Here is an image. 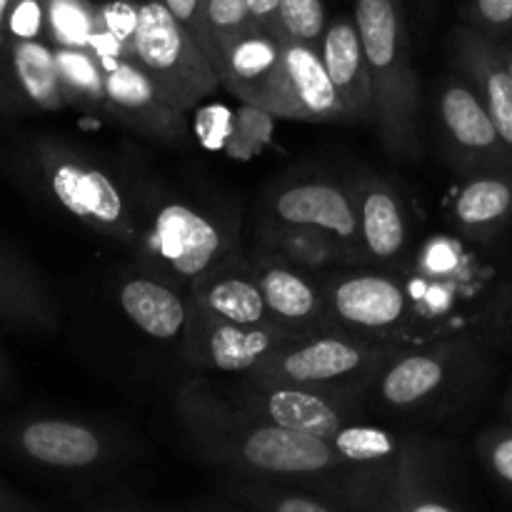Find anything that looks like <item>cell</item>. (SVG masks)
<instances>
[{
  "label": "cell",
  "mask_w": 512,
  "mask_h": 512,
  "mask_svg": "<svg viewBox=\"0 0 512 512\" xmlns=\"http://www.w3.org/2000/svg\"><path fill=\"white\" fill-rule=\"evenodd\" d=\"M175 418L205 463L243 478L305 485L355 512L358 480L328 440L255 418L205 380H190L178 390Z\"/></svg>",
  "instance_id": "cell-1"
},
{
  "label": "cell",
  "mask_w": 512,
  "mask_h": 512,
  "mask_svg": "<svg viewBox=\"0 0 512 512\" xmlns=\"http://www.w3.org/2000/svg\"><path fill=\"white\" fill-rule=\"evenodd\" d=\"M358 23L373 83V125L383 148L393 158H418L420 135V78L410 58V35L400 0H355Z\"/></svg>",
  "instance_id": "cell-2"
},
{
  "label": "cell",
  "mask_w": 512,
  "mask_h": 512,
  "mask_svg": "<svg viewBox=\"0 0 512 512\" xmlns=\"http://www.w3.org/2000/svg\"><path fill=\"white\" fill-rule=\"evenodd\" d=\"M403 345L400 340L370 338L338 325H328L313 333L288 338L255 373L245 378L360 398L368 395L383 365Z\"/></svg>",
  "instance_id": "cell-3"
},
{
  "label": "cell",
  "mask_w": 512,
  "mask_h": 512,
  "mask_svg": "<svg viewBox=\"0 0 512 512\" xmlns=\"http://www.w3.org/2000/svg\"><path fill=\"white\" fill-rule=\"evenodd\" d=\"M138 258L160 278L188 293L190 285L235 255L233 233L215 215L183 200L148 195Z\"/></svg>",
  "instance_id": "cell-4"
},
{
  "label": "cell",
  "mask_w": 512,
  "mask_h": 512,
  "mask_svg": "<svg viewBox=\"0 0 512 512\" xmlns=\"http://www.w3.org/2000/svg\"><path fill=\"white\" fill-rule=\"evenodd\" d=\"M45 178L53 198L73 218L110 240L138 248L145 225V198L133 193L110 168L68 148L43 153Z\"/></svg>",
  "instance_id": "cell-5"
},
{
  "label": "cell",
  "mask_w": 512,
  "mask_h": 512,
  "mask_svg": "<svg viewBox=\"0 0 512 512\" xmlns=\"http://www.w3.org/2000/svg\"><path fill=\"white\" fill-rule=\"evenodd\" d=\"M133 58L170 105L193 110L220 88V75L198 40L160 0H135Z\"/></svg>",
  "instance_id": "cell-6"
},
{
  "label": "cell",
  "mask_w": 512,
  "mask_h": 512,
  "mask_svg": "<svg viewBox=\"0 0 512 512\" xmlns=\"http://www.w3.org/2000/svg\"><path fill=\"white\" fill-rule=\"evenodd\" d=\"M478 370L480 353L473 340L463 335L433 338L413 350L400 348L383 365L368 395L390 413H418L460 388Z\"/></svg>",
  "instance_id": "cell-7"
},
{
  "label": "cell",
  "mask_w": 512,
  "mask_h": 512,
  "mask_svg": "<svg viewBox=\"0 0 512 512\" xmlns=\"http://www.w3.org/2000/svg\"><path fill=\"white\" fill-rule=\"evenodd\" d=\"M320 283L330 325L400 343L418 330L413 298L400 275L345 265L320 273Z\"/></svg>",
  "instance_id": "cell-8"
},
{
  "label": "cell",
  "mask_w": 512,
  "mask_h": 512,
  "mask_svg": "<svg viewBox=\"0 0 512 512\" xmlns=\"http://www.w3.org/2000/svg\"><path fill=\"white\" fill-rule=\"evenodd\" d=\"M258 108L283 120L348 123L343 100L325 70L320 45L278 38V58L265 83Z\"/></svg>",
  "instance_id": "cell-9"
},
{
  "label": "cell",
  "mask_w": 512,
  "mask_h": 512,
  "mask_svg": "<svg viewBox=\"0 0 512 512\" xmlns=\"http://www.w3.org/2000/svg\"><path fill=\"white\" fill-rule=\"evenodd\" d=\"M435 118L448 160L460 175L512 170V153L500 138L498 125L460 73H450L440 80L435 93Z\"/></svg>",
  "instance_id": "cell-10"
},
{
  "label": "cell",
  "mask_w": 512,
  "mask_h": 512,
  "mask_svg": "<svg viewBox=\"0 0 512 512\" xmlns=\"http://www.w3.org/2000/svg\"><path fill=\"white\" fill-rule=\"evenodd\" d=\"M228 398L255 418L268 420L293 433L328 440V443L345 425L358 420V398L330 393V390L260 383V380L245 378V383Z\"/></svg>",
  "instance_id": "cell-11"
},
{
  "label": "cell",
  "mask_w": 512,
  "mask_h": 512,
  "mask_svg": "<svg viewBox=\"0 0 512 512\" xmlns=\"http://www.w3.org/2000/svg\"><path fill=\"white\" fill-rule=\"evenodd\" d=\"M190 303V300H188ZM293 335L278 323L238 325L215 318L190 303V318L180 340L185 360L218 373L250 375Z\"/></svg>",
  "instance_id": "cell-12"
},
{
  "label": "cell",
  "mask_w": 512,
  "mask_h": 512,
  "mask_svg": "<svg viewBox=\"0 0 512 512\" xmlns=\"http://www.w3.org/2000/svg\"><path fill=\"white\" fill-rule=\"evenodd\" d=\"M98 58L105 75V118L165 145H183L188 140L185 110L170 105L135 60L120 55Z\"/></svg>",
  "instance_id": "cell-13"
},
{
  "label": "cell",
  "mask_w": 512,
  "mask_h": 512,
  "mask_svg": "<svg viewBox=\"0 0 512 512\" xmlns=\"http://www.w3.org/2000/svg\"><path fill=\"white\" fill-rule=\"evenodd\" d=\"M263 223L325 230L363 253L353 183H343L330 175H308L273 190L265 200Z\"/></svg>",
  "instance_id": "cell-14"
},
{
  "label": "cell",
  "mask_w": 512,
  "mask_h": 512,
  "mask_svg": "<svg viewBox=\"0 0 512 512\" xmlns=\"http://www.w3.org/2000/svg\"><path fill=\"white\" fill-rule=\"evenodd\" d=\"M253 265L258 270L265 308L273 323L288 330L293 338L328 328L330 320L320 273L298 268L268 250H263Z\"/></svg>",
  "instance_id": "cell-15"
},
{
  "label": "cell",
  "mask_w": 512,
  "mask_h": 512,
  "mask_svg": "<svg viewBox=\"0 0 512 512\" xmlns=\"http://www.w3.org/2000/svg\"><path fill=\"white\" fill-rule=\"evenodd\" d=\"M450 53L458 73L483 100L485 110L498 125L500 138L512 153V75L500 58L498 43L463 23L453 30Z\"/></svg>",
  "instance_id": "cell-16"
},
{
  "label": "cell",
  "mask_w": 512,
  "mask_h": 512,
  "mask_svg": "<svg viewBox=\"0 0 512 512\" xmlns=\"http://www.w3.org/2000/svg\"><path fill=\"white\" fill-rule=\"evenodd\" d=\"M358 203L360 245L368 263L395 265L408 248V213L403 195L380 175H360L353 180Z\"/></svg>",
  "instance_id": "cell-17"
},
{
  "label": "cell",
  "mask_w": 512,
  "mask_h": 512,
  "mask_svg": "<svg viewBox=\"0 0 512 512\" xmlns=\"http://www.w3.org/2000/svg\"><path fill=\"white\" fill-rule=\"evenodd\" d=\"M320 55L343 100L348 123H373V83L353 15H335L328 20L320 40Z\"/></svg>",
  "instance_id": "cell-18"
},
{
  "label": "cell",
  "mask_w": 512,
  "mask_h": 512,
  "mask_svg": "<svg viewBox=\"0 0 512 512\" xmlns=\"http://www.w3.org/2000/svg\"><path fill=\"white\" fill-rule=\"evenodd\" d=\"M118 305L125 318L145 335L163 343H180L190 318L188 293L153 270H138L120 280Z\"/></svg>",
  "instance_id": "cell-19"
},
{
  "label": "cell",
  "mask_w": 512,
  "mask_h": 512,
  "mask_svg": "<svg viewBox=\"0 0 512 512\" xmlns=\"http://www.w3.org/2000/svg\"><path fill=\"white\" fill-rule=\"evenodd\" d=\"M188 300L203 308L205 313L230 320V323H273L265 308L258 270L250 260L238 258V255H230L203 278L195 280L188 288Z\"/></svg>",
  "instance_id": "cell-20"
},
{
  "label": "cell",
  "mask_w": 512,
  "mask_h": 512,
  "mask_svg": "<svg viewBox=\"0 0 512 512\" xmlns=\"http://www.w3.org/2000/svg\"><path fill=\"white\" fill-rule=\"evenodd\" d=\"M450 218L475 243H493L512 225V170L463 175L450 198Z\"/></svg>",
  "instance_id": "cell-21"
},
{
  "label": "cell",
  "mask_w": 512,
  "mask_h": 512,
  "mask_svg": "<svg viewBox=\"0 0 512 512\" xmlns=\"http://www.w3.org/2000/svg\"><path fill=\"white\" fill-rule=\"evenodd\" d=\"M20 448L35 463L58 470L95 468L113 453L110 438L75 420H35L25 425Z\"/></svg>",
  "instance_id": "cell-22"
},
{
  "label": "cell",
  "mask_w": 512,
  "mask_h": 512,
  "mask_svg": "<svg viewBox=\"0 0 512 512\" xmlns=\"http://www.w3.org/2000/svg\"><path fill=\"white\" fill-rule=\"evenodd\" d=\"M365 512H460L440 490L433 455L423 443L375 488Z\"/></svg>",
  "instance_id": "cell-23"
},
{
  "label": "cell",
  "mask_w": 512,
  "mask_h": 512,
  "mask_svg": "<svg viewBox=\"0 0 512 512\" xmlns=\"http://www.w3.org/2000/svg\"><path fill=\"white\" fill-rule=\"evenodd\" d=\"M260 240H263V250L298 265V268L313 270V273L368 263L360 250L350 248L325 230L305 228V225L263 223Z\"/></svg>",
  "instance_id": "cell-24"
},
{
  "label": "cell",
  "mask_w": 512,
  "mask_h": 512,
  "mask_svg": "<svg viewBox=\"0 0 512 512\" xmlns=\"http://www.w3.org/2000/svg\"><path fill=\"white\" fill-rule=\"evenodd\" d=\"M10 65L18 80V88L35 108L40 110H60L65 103L63 83H60L58 60L55 48L35 40H13L10 48Z\"/></svg>",
  "instance_id": "cell-25"
},
{
  "label": "cell",
  "mask_w": 512,
  "mask_h": 512,
  "mask_svg": "<svg viewBox=\"0 0 512 512\" xmlns=\"http://www.w3.org/2000/svg\"><path fill=\"white\" fill-rule=\"evenodd\" d=\"M65 103L105 115L103 63L93 48H55Z\"/></svg>",
  "instance_id": "cell-26"
},
{
  "label": "cell",
  "mask_w": 512,
  "mask_h": 512,
  "mask_svg": "<svg viewBox=\"0 0 512 512\" xmlns=\"http://www.w3.org/2000/svg\"><path fill=\"white\" fill-rule=\"evenodd\" d=\"M45 30L53 48H90L98 33V5L93 0H43Z\"/></svg>",
  "instance_id": "cell-27"
},
{
  "label": "cell",
  "mask_w": 512,
  "mask_h": 512,
  "mask_svg": "<svg viewBox=\"0 0 512 512\" xmlns=\"http://www.w3.org/2000/svg\"><path fill=\"white\" fill-rule=\"evenodd\" d=\"M238 498L255 512H345L335 500L325 495L305 493L275 480H253L235 488Z\"/></svg>",
  "instance_id": "cell-28"
},
{
  "label": "cell",
  "mask_w": 512,
  "mask_h": 512,
  "mask_svg": "<svg viewBox=\"0 0 512 512\" xmlns=\"http://www.w3.org/2000/svg\"><path fill=\"white\" fill-rule=\"evenodd\" d=\"M205 20H208L210 33V60L215 70L238 40H243L253 30H260L250 18L245 0H205Z\"/></svg>",
  "instance_id": "cell-29"
},
{
  "label": "cell",
  "mask_w": 512,
  "mask_h": 512,
  "mask_svg": "<svg viewBox=\"0 0 512 512\" xmlns=\"http://www.w3.org/2000/svg\"><path fill=\"white\" fill-rule=\"evenodd\" d=\"M135 28H138L135 0H105L98 5V33L90 48L98 55L133 58Z\"/></svg>",
  "instance_id": "cell-30"
},
{
  "label": "cell",
  "mask_w": 512,
  "mask_h": 512,
  "mask_svg": "<svg viewBox=\"0 0 512 512\" xmlns=\"http://www.w3.org/2000/svg\"><path fill=\"white\" fill-rule=\"evenodd\" d=\"M470 255L465 253L463 245L453 238H430L420 248L418 260H415V275L425 280H438V283H468L470 275Z\"/></svg>",
  "instance_id": "cell-31"
},
{
  "label": "cell",
  "mask_w": 512,
  "mask_h": 512,
  "mask_svg": "<svg viewBox=\"0 0 512 512\" xmlns=\"http://www.w3.org/2000/svg\"><path fill=\"white\" fill-rule=\"evenodd\" d=\"M275 115L265 113V110L255 108V105L243 103L238 113H233V125L223 138V150L233 158H250L263 148L265 140L270 138L273 130Z\"/></svg>",
  "instance_id": "cell-32"
},
{
  "label": "cell",
  "mask_w": 512,
  "mask_h": 512,
  "mask_svg": "<svg viewBox=\"0 0 512 512\" xmlns=\"http://www.w3.org/2000/svg\"><path fill=\"white\" fill-rule=\"evenodd\" d=\"M280 23L288 38L320 45L328 28L325 3L323 0H280Z\"/></svg>",
  "instance_id": "cell-33"
},
{
  "label": "cell",
  "mask_w": 512,
  "mask_h": 512,
  "mask_svg": "<svg viewBox=\"0 0 512 512\" xmlns=\"http://www.w3.org/2000/svg\"><path fill=\"white\" fill-rule=\"evenodd\" d=\"M475 450L495 483L512 498V425L483 430L475 440Z\"/></svg>",
  "instance_id": "cell-34"
},
{
  "label": "cell",
  "mask_w": 512,
  "mask_h": 512,
  "mask_svg": "<svg viewBox=\"0 0 512 512\" xmlns=\"http://www.w3.org/2000/svg\"><path fill=\"white\" fill-rule=\"evenodd\" d=\"M463 23L495 43H508L512 35V0H465Z\"/></svg>",
  "instance_id": "cell-35"
},
{
  "label": "cell",
  "mask_w": 512,
  "mask_h": 512,
  "mask_svg": "<svg viewBox=\"0 0 512 512\" xmlns=\"http://www.w3.org/2000/svg\"><path fill=\"white\" fill-rule=\"evenodd\" d=\"M45 30L43 0H10L8 33L13 40H35Z\"/></svg>",
  "instance_id": "cell-36"
},
{
  "label": "cell",
  "mask_w": 512,
  "mask_h": 512,
  "mask_svg": "<svg viewBox=\"0 0 512 512\" xmlns=\"http://www.w3.org/2000/svg\"><path fill=\"white\" fill-rule=\"evenodd\" d=\"M180 23L185 25L190 35L200 43L205 55L210 58V33H208V20H205V0H160ZM213 63V60H210Z\"/></svg>",
  "instance_id": "cell-37"
},
{
  "label": "cell",
  "mask_w": 512,
  "mask_h": 512,
  "mask_svg": "<svg viewBox=\"0 0 512 512\" xmlns=\"http://www.w3.org/2000/svg\"><path fill=\"white\" fill-rule=\"evenodd\" d=\"M250 10V18L263 33L273 38H283L285 30L280 23V0H245Z\"/></svg>",
  "instance_id": "cell-38"
},
{
  "label": "cell",
  "mask_w": 512,
  "mask_h": 512,
  "mask_svg": "<svg viewBox=\"0 0 512 512\" xmlns=\"http://www.w3.org/2000/svg\"><path fill=\"white\" fill-rule=\"evenodd\" d=\"M498 53H500V58H503L505 68H508L512 75V43H498Z\"/></svg>",
  "instance_id": "cell-39"
},
{
  "label": "cell",
  "mask_w": 512,
  "mask_h": 512,
  "mask_svg": "<svg viewBox=\"0 0 512 512\" xmlns=\"http://www.w3.org/2000/svg\"><path fill=\"white\" fill-rule=\"evenodd\" d=\"M8 15H10V0H0V33L8 28Z\"/></svg>",
  "instance_id": "cell-40"
},
{
  "label": "cell",
  "mask_w": 512,
  "mask_h": 512,
  "mask_svg": "<svg viewBox=\"0 0 512 512\" xmlns=\"http://www.w3.org/2000/svg\"><path fill=\"white\" fill-rule=\"evenodd\" d=\"M505 413H508L510 425H512V385L508 388V395H505Z\"/></svg>",
  "instance_id": "cell-41"
},
{
  "label": "cell",
  "mask_w": 512,
  "mask_h": 512,
  "mask_svg": "<svg viewBox=\"0 0 512 512\" xmlns=\"http://www.w3.org/2000/svg\"><path fill=\"white\" fill-rule=\"evenodd\" d=\"M508 310H510V315H512V283H510V288H508Z\"/></svg>",
  "instance_id": "cell-42"
},
{
  "label": "cell",
  "mask_w": 512,
  "mask_h": 512,
  "mask_svg": "<svg viewBox=\"0 0 512 512\" xmlns=\"http://www.w3.org/2000/svg\"><path fill=\"white\" fill-rule=\"evenodd\" d=\"M118 512H138V510H130V508H123V510H118Z\"/></svg>",
  "instance_id": "cell-43"
},
{
  "label": "cell",
  "mask_w": 512,
  "mask_h": 512,
  "mask_svg": "<svg viewBox=\"0 0 512 512\" xmlns=\"http://www.w3.org/2000/svg\"><path fill=\"white\" fill-rule=\"evenodd\" d=\"M508 43H512V35H510V40H508Z\"/></svg>",
  "instance_id": "cell-44"
}]
</instances>
